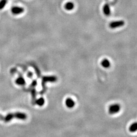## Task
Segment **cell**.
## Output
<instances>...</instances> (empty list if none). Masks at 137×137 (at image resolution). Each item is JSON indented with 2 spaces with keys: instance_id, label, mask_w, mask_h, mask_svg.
I'll use <instances>...</instances> for the list:
<instances>
[{
  "instance_id": "cell-3",
  "label": "cell",
  "mask_w": 137,
  "mask_h": 137,
  "mask_svg": "<svg viewBox=\"0 0 137 137\" xmlns=\"http://www.w3.org/2000/svg\"><path fill=\"white\" fill-rule=\"evenodd\" d=\"M125 22L123 20H118V21H115L111 22L110 24L109 27L111 29H115V28L123 26Z\"/></svg>"
},
{
  "instance_id": "cell-8",
  "label": "cell",
  "mask_w": 137,
  "mask_h": 137,
  "mask_svg": "<svg viewBox=\"0 0 137 137\" xmlns=\"http://www.w3.org/2000/svg\"><path fill=\"white\" fill-rule=\"evenodd\" d=\"M74 8V3L72 2H68L65 5V8L67 10L70 11L73 9Z\"/></svg>"
},
{
  "instance_id": "cell-9",
  "label": "cell",
  "mask_w": 137,
  "mask_h": 137,
  "mask_svg": "<svg viewBox=\"0 0 137 137\" xmlns=\"http://www.w3.org/2000/svg\"><path fill=\"white\" fill-rule=\"evenodd\" d=\"M102 66L105 68H109L110 67V62L107 59H104L101 62Z\"/></svg>"
},
{
  "instance_id": "cell-10",
  "label": "cell",
  "mask_w": 137,
  "mask_h": 137,
  "mask_svg": "<svg viewBox=\"0 0 137 137\" xmlns=\"http://www.w3.org/2000/svg\"><path fill=\"white\" fill-rule=\"evenodd\" d=\"M129 130L131 133H135L137 131V122H133L130 126Z\"/></svg>"
},
{
  "instance_id": "cell-12",
  "label": "cell",
  "mask_w": 137,
  "mask_h": 137,
  "mask_svg": "<svg viewBox=\"0 0 137 137\" xmlns=\"http://www.w3.org/2000/svg\"><path fill=\"white\" fill-rule=\"evenodd\" d=\"M7 3V0H1L0 1V10L4 8Z\"/></svg>"
},
{
  "instance_id": "cell-13",
  "label": "cell",
  "mask_w": 137,
  "mask_h": 137,
  "mask_svg": "<svg viewBox=\"0 0 137 137\" xmlns=\"http://www.w3.org/2000/svg\"><path fill=\"white\" fill-rule=\"evenodd\" d=\"M36 104L37 105H38L39 106H41L43 105L44 104V99L43 98H40L38 100L36 101Z\"/></svg>"
},
{
  "instance_id": "cell-11",
  "label": "cell",
  "mask_w": 137,
  "mask_h": 137,
  "mask_svg": "<svg viewBox=\"0 0 137 137\" xmlns=\"http://www.w3.org/2000/svg\"><path fill=\"white\" fill-rule=\"evenodd\" d=\"M16 84H18V85H24L26 82H25V80L23 78L20 77L18 78H17L16 79Z\"/></svg>"
},
{
  "instance_id": "cell-2",
  "label": "cell",
  "mask_w": 137,
  "mask_h": 137,
  "mask_svg": "<svg viewBox=\"0 0 137 137\" xmlns=\"http://www.w3.org/2000/svg\"><path fill=\"white\" fill-rule=\"evenodd\" d=\"M121 109L120 105L118 104H114L110 106L108 109V112L111 115L118 113Z\"/></svg>"
},
{
  "instance_id": "cell-1",
  "label": "cell",
  "mask_w": 137,
  "mask_h": 137,
  "mask_svg": "<svg viewBox=\"0 0 137 137\" xmlns=\"http://www.w3.org/2000/svg\"><path fill=\"white\" fill-rule=\"evenodd\" d=\"M27 117V116L26 114H25L24 113L16 112L15 113L9 114L5 117H4L3 116L2 118V120H4L5 122H9V121L11 120V119H12L13 118H18V119H26Z\"/></svg>"
},
{
  "instance_id": "cell-5",
  "label": "cell",
  "mask_w": 137,
  "mask_h": 137,
  "mask_svg": "<svg viewBox=\"0 0 137 137\" xmlns=\"http://www.w3.org/2000/svg\"><path fill=\"white\" fill-rule=\"evenodd\" d=\"M11 12L14 15H19L23 13L24 11V9L23 7H17V6H14L11 8Z\"/></svg>"
},
{
  "instance_id": "cell-7",
  "label": "cell",
  "mask_w": 137,
  "mask_h": 137,
  "mask_svg": "<svg viewBox=\"0 0 137 137\" xmlns=\"http://www.w3.org/2000/svg\"><path fill=\"white\" fill-rule=\"evenodd\" d=\"M103 12L104 14L106 16H109L111 14V10L109 5L108 4H106L103 6Z\"/></svg>"
},
{
  "instance_id": "cell-6",
  "label": "cell",
  "mask_w": 137,
  "mask_h": 137,
  "mask_svg": "<svg viewBox=\"0 0 137 137\" xmlns=\"http://www.w3.org/2000/svg\"><path fill=\"white\" fill-rule=\"evenodd\" d=\"M65 104L68 108H73L75 105V102L71 98L67 99L66 102H65Z\"/></svg>"
},
{
  "instance_id": "cell-4",
  "label": "cell",
  "mask_w": 137,
  "mask_h": 137,
  "mask_svg": "<svg viewBox=\"0 0 137 137\" xmlns=\"http://www.w3.org/2000/svg\"><path fill=\"white\" fill-rule=\"evenodd\" d=\"M42 86L43 88H45L44 84L46 82H55L57 80V77L55 76H45L43 77L42 78Z\"/></svg>"
}]
</instances>
